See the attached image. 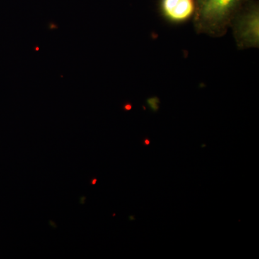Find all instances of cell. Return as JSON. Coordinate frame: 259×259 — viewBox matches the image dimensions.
<instances>
[{
    "mask_svg": "<svg viewBox=\"0 0 259 259\" xmlns=\"http://www.w3.org/2000/svg\"><path fill=\"white\" fill-rule=\"evenodd\" d=\"M258 10L254 6L245 12L236 24V36L244 47H256L258 44Z\"/></svg>",
    "mask_w": 259,
    "mask_h": 259,
    "instance_id": "cell-2",
    "label": "cell"
},
{
    "mask_svg": "<svg viewBox=\"0 0 259 259\" xmlns=\"http://www.w3.org/2000/svg\"><path fill=\"white\" fill-rule=\"evenodd\" d=\"M96 181H97L96 180H95L93 181V185H95V184L96 183Z\"/></svg>",
    "mask_w": 259,
    "mask_h": 259,
    "instance_id": "cell-4",
    "label": "cell"
},
{
    "mask_svg": "<svg viewBox=\"0 0 259 259\" xmlns=\"http://www.w3.org/2000/svg\"><path fill=\"white\" fill-rule=\"evenodd\" d=\"M161 8L167 18L182 22L192 17L196 10L194 0H162Z\"/></svg>",
    "mask_w": 259,
    "mask_h": 259,
    "instance_id": "cell-3",
    "label": "cell"
},
{
    "mask_svg": "<svg viewBox=\"0 0 259 259\" xmlns=\"http://www.w3.org/2000/svg\"><path fill=\"white\" fill-rule=\"evenodd\" d=\"M247 0H200L196 6L199 30L217 33L226 30Z\"/></svg>",
    "mask_w": 259,
    "mask_h": 259,
    "instance_id": "cell-1",
    "label": "cell"
},
{
    "mask_svg": "<svg viewBox=\"0 0 259 259\" xmlns=\"http://www.w3.org/2000/svg\"><path fill=\"white\" fill-rule=\"evenodd\" d=\"M199 2H200V0H197V4H198Z\"/></svg>",
    "mask_w": 259,
    "mask_h": 259,
    "instance_id": "cell-5",
    "label": "cell"
}]
</instances>
